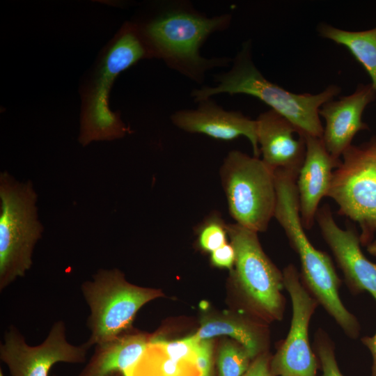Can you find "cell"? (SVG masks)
<instances>
[{"label": "cell", "instance_id": "1", "mask_svg": "<svg viewBox=\"0 0 376 376\" xmlns=\"http://www.w3.org/2000/svg\"><path fill=\"white\" fill-rule=\"evenodd\" d=\"M150 14L137 21L152 58L162 60L171 70L202 84L206 73L232 63L228 57L206 58L201 48L213 33L226 30L230 13L207 17L187 1H166L156 4Z\"/></svg>", "mask_w": 376, "mask_h": 376}, {"label": "cell", "instance_id": "2", "mask_svg": "<svg viewBox=\"0 0 376 376\" xmlns=\"http://www.w3.org/2000/svg\"><path fill=\"white\" fill-rule=\"evenodd\" d=\"M152 54L138 26L126 22L100 54L81 89L79 142L120 139L132 132L119 113L109 107V93L116 77L140 60Z\"/></svg>", "mask_w": 376, "mask_h": 376}, {"label": "cell", "instance_id": "3", "mask_svg": "<svg viewBox=\"0 0 376 376\" xmlns=\"http://www.w3.org/2000/svg\"><path fill=\"white\" fill-rule=\"evenodd\" d=\"M216 85L203 86L191 92L196 102L221 93L246 94L256 97L269 106L301 133L322 138L323 126L319 110L322 105L340 92V86L329 85L317 94L295 93L266 79L252 59L251 42L242 43L226 72L214 76Z\"/></svg>", "mask_w": 376, "mask_h": 376}, {"label": "cell", "instance_id": "4", "mask_svg": "<svg viewBox=\"0 0 376 376\" xmlns=\"http://www.w3.org/2000/svg\"><path fill=\"white\" fill-rule=\"evenodd\" d=\"M0 291L31 267L43 227L38 219L37 194L31 182L0 174Z\"/></svg>", "mask_w": 376, "mask_h": 376}, {"label": "cell", "instance_id": "5", "mask_svg": "<svg viewBox=\"0 0 376 376\" xmlns=\"http://www.w3.org/2000/svg\"><path fill=\"white\" fill-rule=\"evenodd\" d=\"M82 295L90 309L86 326L91 347L111 340L132 326L139 310L159 297V290L127 282L117 269H100L91 281L81 285Z\"/></svg>", "mask_w": 376, "mask_h": 376}, {"label": "cell", "instance_id": "6", "mask_svg": "<svg viewBox=\"0 0 376 376\" xmlns=\"http://www.w3.org/2000/svg\"><path fill=\"white\" fill-rule=\"evenodd\" d=\"M220 178L235 223L257 233L265 232L276 207L274 172L262 159L232 150L222 163Z\"/></svg>", "mask_w": 376, "mask_h": 376}, {"label": "cell", "instance_id": "7", "mask_svg": "<svg viewBox=\"0 0 376 376\" xmlns=\"http://www.w3.org/2000/svg\"><path fill=\"white\" fill-rule=\"evenodd\" d=\"M327 197L338 213L359 226V237L368 246L376 233V135L359 145L352 144L334 169Z\"/></svg>", "mask_w": 376, "mask_h": 376}, {"label": "cell", "instance_id": "8", "mask_svg": "<svg viewBox=\"0 0 376 376\" xmlns=\"http://www.w3.org/2000/svg\"><path fill=\"white\" fill-rule=\"evenodd\" d=\"M228 234L236 254L235 278L246 302L266 320H282L283 272L263 251L258 233L234 223L228 224Z\"/></svg>", "mask_w": 376, "mask_h": 376}, {"label": "cell", "instance_id": "9", "mask_svg": "<svg viewBox=\"0 0 376 376\" xmlns=\"http://www.w3.org/2000/svg\"><path fill=\"white\" fill-rule=\"evenodd\" d=\"M285 234L297 254L302 283L319 305L334 320L345 334L357 339L361 325L357 317L345 306L340 297L342 280L338 277L330 256L316 249L299 222L290 224Z\"/></svg>", "mask_w": 376, "mask_h": 376}, {"label": "cell", "instance_id": "10", "mask_svg": "<svg viewBox=\"0 0 376 376\" xmlns=\"http://www.w3.org/2000/svg\"><path fill=\"white\" fill-rule=\"evenodd\" d=\"M284 288L292 303L288 335L271 358L272 376H318L319 360L308 338L310 320L319 304L305 288L299 272L292 264L282 271Z\"/></svg>", "mask_w": 376, "mask_h": 376}, {"label": "cell", "instance_id": "11", "mask_svg": "<svg viewBox=\"0 0 376 376\" xmlns=\"http://www.w3.org/2000/svg\"><path fill=\"white\" fill-rule=\"evenodd\" d=\"M91 348L86 343H70L63 320L55 322L44 341L36 346L29 345L19 331L10 326L0 345V359L7 366L10 376H49L56 363L86 362Z\"/></svg>", "mask_w": 376, "mask_h": 376}, {"label": "cell", "instance_id": "12", "mask_svg": "<svg viewBox=\"0 0 376 376\" xmlns=\"http://www.w3.org/2000/svg\"><path fill=\"white\" fill-rule=\"evenodd\" d=\"M315 221L350 291L354 295L367 292L376 300V263L362 252L359 233L352 227L338 226L327 204L319 207Z\"/></svg>", "mask_w": 376, "mask_h": 376}, {"label": "cell", "instance_id": "13", "mask_svg": "<svg viewBox=\"0 0 376 376\" xmlns=\"http://www.w3.org/2000/svg\"><path fill=\"white\" fill-rule=\"evenodd\" d=\"M375 100L376 91L372 84H360L352 93L322 105L319 115L324 119L325 125L321 139L334 159H341L358 132L368 130L362 116L366 108Z\"/></svg>", "mask_w": 376, "mask_h": 376}, {"label": "cell", "instance_id": "14", "mask_svg": "<svg viewBox=\"0 0 376 376\" xmlns=\"http://www.w3.org/2000/svg\"><path fill=\"white\" fill-rule=\"evenodd\" d=\"M197 103L195 109H181L171 114L172 123L187 132L203 134L219 140L245 136L251 144L253 156L259 157L256 120L238 111H226L212 98Z\"/></svg>", "mask_w": 376, "mask_h": 376}, {"label": "cell", "instance_id": "15", "mask_svg": "<svg viewBox=\"0 0 376 376\" xmlns=\"http://www.w3.org/2000/svg\"><path fill=\"white\" fill-rule=\"evenodd\" d=\"M262 160L273 171L298 175L306 155V141L289 120L272 109L256 119Z\"/></svg>", "mask_w": 376, "mask_h": 376}, {"label": "cell", "instance_id": "16", "mask_svg": "<svg viewBox=\"0 0 376 376\" xmlns=\"http://www.w3.org/2000/svg\"><path fill=\"white\" fill-rule=\"evenodd\" d=\"M304 138L306 155L296 185L301 224L305 229H311L319 204L327 195L333 172L340 159H334L329 153L321 138L310 135H304Z\"/></svg>", "mask_w": 376, "mask_h": 376}, {"label": "cell", "instance_id": "17", "mask_svg": "<svg viewBox=\"0 0 376 376\" xmlns=\"http://www.w3.org/2000/svg\"><path fill=\"white\" fill-rule=\"evenodd\" d=\"M149 340L141 334H123L95 345L92 357L78 376H104L116 371L132 376L148 348Z\"/></svg>", "mask_w": 376, "mask_h": 376}, {"label": "cell", "instance_id": "18", "mask_svg": "<svg viewBox=\"0 0 376 376\" xmlns=\"http://www.w3.org/2000/svg\"><path fill=\"white\" fill-rule=\"evenodd\" d=\"M323 38L345 46L363 65L376 91V26L363 31H348L322 22L317 26Z\"/></svg>", "mask_w": 376, "mask_h": 376}, {"label": "cell", "instance_id": "19", "mask_svg": "<svg viewBox=\"0 0 376 376\" xmlns=\"http://www.w3.org/2000/svg\"><path fill=\"white\" fill-rule=\"evenodd\" d=\"M226 335L242 345L253 359L263 351L265 338L260 327L240 320H210L203 323L195 334L201 340L212 339L214 336Z\"/></svg>", "mask_w": 376, "mask_h": 376}, {"label": "cell", "instance_id": "20", "mask_svg": "<svg viewBox=\"0 0 376 376\" xmlns=\"http://www.w3.org/2000/svg\"><path fill=\"white\" fill-rule=\"evenodd\" d=\"M197 245L205 252L212 253L227 243L228 224L214 211L196 226Z\"/></svg>", "mask_w": 376, "mask_h": 376}, {"label": "cell", "instance_id": "21", "mask_svg": "<svg viewBox=\"0 0 376 376\" xmlns=\"http://www.w3.org/2000/svg\"><path fill=\"white\" fill-rule=\"evenodd\" d=\"M252 360L242 345L237 342L228 341L221 346L219 351V376H242Z\"/></svg>", "mask_w": 376, "mask_h": 376}, {"label": "cell", "instance_id": "22", "mask_svg": "<svg viewBox=\"0 0 376 376\" xmlns=\"http://www.w3.org/2000/svg\"><path fill=\"white\" fill-rule=\"evenodd\" d=\"M313 351L319 360L322 376H344L337 363L334 342L322 329L315 334Z\"/></svg>", "mask_w": 376, "mask_h": 376}, {"label": "cell", "instance_id": "23", "mask_svg": "<svg viewBox=\"0 0 376 376\" xmlns=\"http://www.w3.org/2000/svg\"><path fill=\"white\" fill-rule=\"evenodd\" d=\"M235 258L233 246L227 242L211 253L210 262L214 267L231 269L235 266Z\"/></svg>", "mask_w": 376, "mask_h": 376}, {"label": "cell", "instance_id": "24", "mask_svg": "<svg viewBox=\"0 0 376 376\" xmlns=\"http://www.w3.org/2000/svg\"><path fill=\"white\" fill-rule=\"evenodd\" d=\"M197 366L201 373H209L212 371V342L210 339L201 340L197 350Z\"/></svg>", "mask_w": 376, "mask_h": 376}, {"label": "cell", "instance_id": "25", "mask_svg": "<svg viewBox=\"0 0 376 376\" xmlns=\"http://www.w3.org/2000/svg\"><path fill=\"white\" fill-rule=\"evenodd\" d=\"M271 357L265 352L254 358L242 376H272L270 370Z\"/></svg>", "mask_w": 376, "mask_h": 376}, {"label": "cell", "instance_id": "26", "mask_svg": "<svg viewBox=\"0 0 376 376\" xmlns=\"http://www.w3.org/2000/svg\"><path fill=\"white\" fill-rule=\"evenodd\" d=\"M361 342L369 350L372 357L370 376H376V332L373 336H366L361 338Z\"/></svg>", "mask_w": 376, "mask_h": 376}, {"label": "cell", "instance_id": "27", "mask_svg": "<svg viewBox=\"0 0 376 376\" xmlns=\"http://www.w3.org/2000/svg\"><path fill=\"white\" fill-rule=\"evenodd\" d=\"M366 250L370 255L376 257V240L366 246Z\"/></svg>", "mask_w": 376, "mask_h": 376}, {"label": "cell", "instance_id": "28", "mask_svg": "<svg viewBox=\"0 0 376 376\" xmlns=\"http://www.w3.org/2000/svg\"><path fill=\"white\" fill-rule=\"evenodd\" d=\"M104 376H125L123 373L119 371L113 372L111 373H109Z\"/></svg>", "mask_w": 376, "mask_h": 376}, {"label": "cell", "instance_id": "29", "mask_svg": "<svg viewBox=\"0 0 376 376\" xmlns=\"http://www.w3.org/2000/svg\"><path fill=\"white\" fill-rule=\"evenodd\" d=\"M200 376H211V373H201Z\"/></svg>", "mask_w": 376, "mask_h": 376}, {"label": "cell", "instance_id": "30", "mask_svg": "<svg viewBox=\"0 0 376 376\" xmlns=\"http://www.w3.org/2000/svg\"><path fill=\"white\" fill-rule=\"evenodd\" d=\"M0 376H4V374L1 368H0Z\"/></svg>", "mask_w": 376, "mask_h": 376}, {"label": "cell", "instance_id": "31", "mask_svg": "<svg viewBox=\"0 0 376 376\" xmlns=\"http://www.w3.org/2000/svg\"><path fill=\"white\" fill-rule=\"evenodd\" d=\"M55 376V375H54Z\"/></svg>", "mask_w": 376, "mask_h": 376}]
</instances>
